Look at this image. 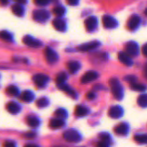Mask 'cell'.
I'll return each instance as SVG.
<instances>
[{"label": "cell", "instance_id": "obj_1", "mask_svg": "<svg viewBox=\"0 0 147 147\" xmlns=\"http://www.w3.org/2000/svg\"><path fill=\"white\" fill-rule=\"evenodd\" d=\"M109 86H110L112 94L115 96V98L116 100H122V98L124 96V90H123V88H122L121 82L119 81V80L116 78L110 79Z\"/></svg>", "mask_w": 147, "mask_h": 147}, {"label": "cell", "instance_id": "obj_2", "mask_svg": "<svg viewBox=\"0 0 147 147\" xmlns=\"http://www.w3.org/2000/svg\"><path fill=\"white\" fill-rule=\"evenodd\" d=\"M63 137L66 141L71 142V143H78L82 139L80 133L78 131L72 130V129L65 131L63 134Z\"/></svg>", "mask_w": 147, "mask_h": 147}, {"label": "cell", "instance_id": "obj_3", "mask_svg": "<svg viewBox=\"0 0 147 147\" xmlns=\"http://www.w3.org/2000/svg\"><path fill=\"white\" fill-rule=\"evenodd\" d=\"M49 81V77L44 74H37L33 76V81L39 88H44Z\"/></svg>", "mask_w": 147, "mask_h": 147}, {"label": "cell", "instance_id": "obj_4", "mask_svg": "<svg viewBox=\"0 0 147 147\" xmlns=\"http://www.w3.org/2000/svg\"><path fill=\"white\" fill-rule=\"evenodd\" d=\"M44 55H45L47 62L51 63V64L55 63L59 59L58 54L53 49H52L51 48H46L45 51H44Z\"/></svg>", "mask_w": 147, "mask_h": 147}, {"label": "cell", "instance_id": "obj_5", "mask_svg": "<svg viewBox=\"0 0 147 147\" xmlns=\"http://www.w3.org/2000/svg\"><path fill=\"white\" fill-rule=\"evenodd\" d=\"M140 52L139 45L135 42H129L126 45V53L129 56H136Z\"/></svg>", "mask_w": 147, "mask_h": 147}, {"label": "cell", "instance_id": "obj_6", "mask_svg": "<svg viewBox=\"0 0 147 147\" xmlns=\"http://www.w3.org/2000/svg\"><path fill=\"white\" fill-rule=\"evenodd\" d=\"M102 23H103L104 27L107 29H114V28L117 27V25H118L116 19L109 15H106L102 17Z\"/></svg>", "mask_w": 147, "mask_h": 147}, {"label": "cell", "instance_id": "obj_7", "mask_svg": "<svg viewBox=\"0 0 147 147\" xmlns=\"http://www.w3.org/2000/svg\"><path fill=\"white\" fill-rule=\"evenodd\" d=\"M22 42H23L24 44H26L27 46L31 47V48H39V47L41 46V42L39 40L35 39V38L30 36H24L23 39H22Z\"/></svg>", "mask_w": 147, "mask_h": 147}, {"label": "cell", "instance_id": "obj_8", "mask_svg": "<svg viewBox=\"0 0 147 147\" xmlns=\"http://www.w3.org/2000/svg\"><path fill=\"white\" fill-rule=\"evenodd\" d=\"M33 18L37 22H45L49 18V13L47 10H35L33 14Z\"/></svg>", "mask_w": 147, "mask_h": 147}, {"label": "cell", "instance_id": "obj_9", "mask_svg": "<svg viewBox=\"0 0 147 147\" xmlns=\"http://www.w3.org/2000/svg\"><path fill=\"white\" fill-rule=\"evenodd\" d=\"M98 78V74L95 71H89L86 74H84L81 79V82L83 84H86L89 82H91Z\"/></svg>", "mask_w": 147, "mask_h": 147}, {"label": "cell", "instance_id": "obj_10", "mask_svg": "<svg viewBox=\"0 0 147 147\" xmlns=\"http://www.w3.org/2000/svg\"><path fill=\"white\" fill-rule=\"evenodd\" d=\"M109 115L113 119H118L123 115V109L120 106H114L109 110Z\"/></svg>", "mask_w": 147, "mask_h": 147}, {"label": "cell", "instance_id": "obj_11", "mask_svg": "<svg viewBox=\"0 0 147 147\" xmlns=\"http://www.w3.org/2000/svg\"><path fill=\"white\" fill-rule=\"evenodd\" d=\"M100 45V42L97 41H94V42H87L84 44H82L78 47V50L85 52V51H90L92 49H96L98 46Z\"/></svg>", "mask_w": 147, "mask_h": 147}, {"label": "cell", "instance_id": "obj_12", "mask_svg": "<svg viewBox=\"0 0 147 147\" xmlns=\"http://www.w3.org/2000/svg\"><path fill=\"white\" fill-rule=\"evenodd\" d=\"M140 23V17L138 15L132 16L127 21V28L129 29H135Z\"/></svg>", "mask_w": 147, "mask_h": 147}, {"label": "cell", "instance_id": "obj_13", "mask_svg": "<svg viewBox=\"0 0 147 147\" xmlns=\"http://www.w3.org/2000/svg\"><path fill=\"white\" fill-rule=\"evenodd\" d=\"M129 126L126 123H121L115 127V133L120 136H125L128 133Z\"/></svg>", "mask_w": 147, "mask_h": 147}, {"label": "cell", "instance_id": "obj_14", "mask_svg": "<svg viewBox=\"0 0 147 147\" xmlns=\"http://www.w3.org/2000/svg\"><path fill=\"white\" fill-rule=\"evenodd\" d=\"M97 26V19L95 16H90L85 20V27L88 31H93Z\"/></svg>", "mask_w": 147, "mask_h": 147}, {"label": "cell", "instance_id": "obj_15", "mask_svg": "<svg viewBox=\"0 0 147 147\" xmlns=\"http://www.w3.org/2000/svg\"><path fill=\"white\" fill-rule=\"evenodd\" d=\"M118 59L126 66H132L133 65V61H132L131 57L126 52H120L118 54Z\"/></svg>", "mask_w": 147, "mask_h": 147}, {"label": "cell", "instance_id": "obj_16", "mask_svg": "<svg viewBox=\"0 0 147 147\" xmlns=\"http://www.w3.org/2000/svg\"><path fill=\"white\" fill-rule=\"evenodd\" d=\"M6 109L7 111L11 113V114H16L20 112L21 110V107L16 103V102H13V101H10L9 103H7L6 105Z\"/></svg>", "mask_w": 147, "mask_h": 147}, {"label": "cell", "instance_id": "obj_17", "mask_svg": "<svg viewBox=\"0 0 147 147\" xmlns=\"http://www.w3.org/2000/svg\"><path fill=\"white\" fill-rule=\"evenodd\" d=\"M20 99L24 101V102H31L34 101V94L29 91V90H26V91H23L21 94H20Z\"/></svg>", "mask_w": 147, "mask_h": 147}, {"label": "cell", "instance_id": "obj_18", "mask_svg": "<svg viewBox=\"0 0 147 147\" xmlns=\"http://www.w3.org/2000/svg\"><path fill=\"white\" fill-rule=\"evenodd\" d=\"M65 125V121L63 120L60 119H53L50 120L49 122V126L52 129H59L61 127H63Z\"/></svg>", "mask_w": 147, "mask_h": 147}, {"label": "cell", "instance_id": "obj_19", "mask_svg": "<svg viewBox=\"0 0 147 147\" xmlns=\"http://www.w3.org/2000/svg\"><path fill=\"white\" fill-rule=\"evenodd\" d=\"M53 27L59 30V31H64L66 28V25H65V23L64 20H62L61 18H56L53 20Z\"/></svg>", "mask_w": 147, "mask_h": 147}, {"label": "cell", "instance_id": "obj_20", "mask_svg": "<svg viewBox=\"0 0 147 147\" xmlns=\"http://www.w3.org/2000/svg\"><path fill=\"white\" fill-rule=\"evenodd\" d=\"M81 68V65L78 62H76V61H71V62H69L67 63V68L68 70L71 73V74H75L77 73L79 68Z\"/></svg>", "mask_w": 147, "mask_h": 147}, {"label": "cell", "instance_id": "obj_21", "mask_svg": "<svg viewBox=\"0 0 147 147\" xmlns=\"http://www.w3.org/2000/svg\"><path fill=\"white\" fill-rule=\"evenodd\" d=\"M89 113V109L84 106H78L75 109V115L78 117H84Z\"/></svg>", "mask_w": 147, "mask_h": 147}, {"label": "cell", "instance_id": "obj_22", "mask_svg": "<svg viewBox=\"0 0 147 147\" xmlns=\"http://www.w3.org/2000/svg\"><path fill=\"white\" fill-rule=\"evenodd\" d=\"M58 87H59V88H60L61 90H63L65 93H66L68 95L71 96L72 98H76V97H77V94H76L75 91H73V90H72L69 86H67L65 83L61 84V85H58Z\"/></svg>", "mask_w": 147, "mask_h": 147}, {"label": "cell", "instance_id": "obj_23", "mask_svg": "<svg viewBox=\"0 0 147 147\" xmlns=\"http://www.w3.org/2000/svg\"><path fill=\"white\" fill-rule=\"evenodd\" d=\"M11 9H12L13 13H14L16 16H22L23 15V13H24V9H23V7H22V4H18V3L14 4V5L11 7Z\"/></svg>", "mask_w": 147, "mask_h": 147}, {"label": "cell", "instance_id": "obj_24", "mask_svg": "<svg viewBox=\"0 0 147 147\" xmlns=\"http://www.w3.org/2000/svg\"><path fill=\"white\" fill-rule=\"evenodd\" d=\"M27 123L29 126L31 127H37L40 125V120H38V118L34 117V116H28L27 117Z\"/></svg>", "mask_w": 147, "mask_h": 147}, {"label": "cell", "instance_id": "obj_25", "mask_svg": "<svg viewBox=\"0 0 147 147\" xmlns=\"http://www.w3.org/2000/svg\"><path fill=\"white\" fill-rule=\"evenodd\" d=\"M55 116L57 117V119H60V120H64L65 118H67V112L65 109L64 108H59L55 111L54 113Z\"/></svg>", "mask_w": 147, "mask_h": 147}, {"label": "cell", "instance_id": "obj_26", "mask_svg": "<svg viewBox=\"0 0 147 147\" xmlns=\"http://www.w3.org/2000/svg\"><path fill=\"white\" fill-rule=\"evenodd\" d=\"M5 92L10 96H16L19 94V89L16 86H9L5 89Z\"/></svg>", "mask_w": 147, "mask_h": 147}, {"label": "cell", "instance_id": "obj_27", "mask_svg": "<svg viewBox=\"0 0 147 147\" xmlns=\"http://www.w3.org/2000/svg\"><path fill=\"white\" fill-rule=\"evenodd\" d=\"M130 88H131L133 90L138 91V92H144V91L146 90L147 88L146 86H145L144 84H140V83H136V82L132 83L131 86H130Z\"/></svg>", "mask_w": 147, "mask_h": 147}, {"label": "cell", "instance_id": "obj_28", "mask_svg": "<svg viewBox=\"0 0 147 147\" xmlns=\"http://www.w3.org/2000/svg\"><path fill=\"white\" fill-rule=\"evenodd\" d=\"M67 79V75L64 72H61L59 73L57 76H56V83L57 85H61V84H64L65 82Z\"/></svg>", "mask_w": 147, "mask_h": 147}, {"label": "cell", "instance_id": "obj_29", "mask_svg": "<svg viewBox=\"0 0 147 147\" xmlns=\"http://www.w3.org/2000/svg\"><path fill=\"white\" fill-rule=\"evenodd\" d=\"M48 104H49V101H48L47 98H45V97L40 98V99H39V100L36 101V106H37L39 108H44V107H47Z\"/></svg>", "mask_w": 147, "mask_h": 147}, {"label": "cell", "instance_id": "obj_30", "mask_svg": "<svg viewBox=\"0 0 147 147\" xmlns=\"http://www.w3.org/2000/svg\"><path fill=\"white\" fill-rule=\"evenodd\" d=\"M0 39L3 41H6V42H11L12 41V36L8 31L3 30L0 32Z\"/></svg>", "mask_w": 147, "mask_h": 147}, {"label": "cell", "instance_id": "obj_31", "mask_svg": "<svg viewBox=\"0 0 147 147\" xmlns=\"http://www.w3.org/2000/svg\"><path fill=\"white\" fill-rule=\"evenodd\" d=\"M138 105L141 107H147V94H142L138 98Z\"/></svg>", "mask_w": 147, "mask_h": 147}, {"label": "cell", "instance_id": "obj_32", "mask_svg": "<svg viewBox=\"0 0 147 147\" xmlns=\"http://www.w3.org/2000/svg\"><path fill=\"white\" fill-rule=\"evenodd\" d=\"M134 140L139 144H147V135L146 134L136 135L134 137Z\"/></svg>", "mask_w": 147, "mask_h": 147}, {"label": "cell", "instance_id": "obj_33", "mask_svg": "<svg viewBox=\"0 0 147 147\" xmlns=\"http://www.w3.org/2000/svg\"><path fill=\"white\" fill-rule=\"evenodd\" d=\"M53 11L57 16H62L65 12V9L62 6H58V7H55Z\"/></svg>", "mask_w": 147, "mask_h": 147}, {"label": "cell", "instance_id": "obj_34", "mask_svg": "<svg viewBox=\"0 0 147 147\" xmlns=\"http://www.w3.org/2000/svg\"><path fill=\"white\" fill-rule=\"evenodd\" d=\"M100 138H101V141H103L109 145L111 143V137L109 133H102L100 135Z\"/></svg>", "mask_w": 147, "mask_h": 147}, {"label": "cell", "instance_id": "obj_35", "mask_svg": "<svg viewBox=\"0 0 147 147\" xmlns=\"http://www.w3.org/2000/svg\"><path fill=\"white\" fill-rule=\"evenodd\" d=\"M35 136H36V135H35V133H32V132L27 133H25V134H23V135H22V137H23V138L28 139H33Z\"/></svg>", "mask_w": 147, "mask_h": 147}, {"label": "cell", "instance_id": "obj_36", "mask_svg": "<svg viewBox=\"0 0 147 147\" xmlns=\"http://www.w3.org/2000/svg\"><path fill=\"white\" fill-rule=\"evenodd\" d=\"M3 147H16V143L13 141H5L3 144Z\"/></svg>", "mask_w": 147, "mask_h": 147}, {"label": "cell", "instance_id": "obj_37", "mask_svg": "<svg viewBox=\"0 0 147 147\" xmlns=\"http://www.w3.org/2000/svg\"><path fill=\"white\" fill-rule=\"evenodd\" d=\"M50 2V0H34V3L38 5H46Z\"/></svg>", "mask_w": 147, "mask_h": 147}, {"label": "cell", "instance_id": "obj_38", "mask_svg": "<svg viewBox=\"0 0 147 147\" xmlns=\"http://www.w3.org/2000/svg\"><path fill=\"white\" fill-rule=\"evenodd\" d=\"M125 80L127 81L128 82H130V83L132 84V83H134V82H135L136 78H135V76H134V75H128V76H126Z\"/></svg>", "mask_w": 147, "mask_h": 147}, {"label": "cell", "instance_id": "obj_39", "mask_svg": "<svg viewBox=\"0 0 147 147\" xmlns=\"http://www.w3.org/2000/svg\"><path fill=\"white\" fill-rule=\"evenodd\" d=\"M86 97L89 101H92L96 98V94L94 92H90L86 94Z\"/></svg>", "mask_w": 147, "mask_h": 147}, {"label": "cell", "instance_id": "obj_40", "mask_svg": "<svg viewBox=\"0 0 147 147\" xmlns=\"http://www.w3.org/2000/svg\"><path fill=\"white\" fill-rule=\"evenodd\" d=\"M142 54L147 57V43H146L143 47H142Z\"/></svg>", "mask_w": 147, "mask_h": 147}, {"label": "cell", "instance_id": "obj_41", "mask_svg": "<svg viewBox=\"0 0 147 147\" xmlns=\"http://www.w3.org/2000/svg\"><path fill=\"white\" fill-rule=\"evenodd\" d=\"M109 144H107V143H105V142H103V141H100L98 144H97V147H109Z\"/></svg>", "mask_w": 147, "mask_h": 147}, {"label": "cell", "instance_id": "obj_42", "mask_svg": "<svg viewBox=\"0 0 147 147\" xmlns=\"http://www.w3.org/2000/svg\"><path fill=\"white\" fill-rule=\"evenodd\" d=\"M78 1L79 0H66V2L69 4H71V5H76V4H78Z\"/></svg>", "mask_w": 147, "mask_h": 147}, {"label": "cell", "instance_id": "obj_43", "mask_svg": "<svg viewBox=\"0 0 147 147\" xmlns=\"http://www.w3.org/2000/svg\"><path fill=\"white\" fill-rule=\"evenodd\" d=\"M14 1H16L18 4H24L27 3V0H14Z\"/></svg>", "mask_w": 147, "mask_h": 147}, {"label": "cell", "instance_id": "obj_44", "mask_svg": "<svg viewBox=\"0 0 147 147\" xmlns=\"http://www.w3.org/2000/svg\"><path fill=\"white\" fill-rule=\"evenodd\" d=\"M24 147H39V146H37L36 145H34V144H28V145H26Z\"/></svg>", "mask_w": 147, "mask_h": 147}, {"label": "cell", "instance_id": "obj_45", "mask_svg": "<svg viewBox=\"0 0 147 147\" xmlns=\"http://www.w3.org/2000/svg\"><path fill=\"white\" fill-rule=\"evenodd\" d=\"M144 74H145V76L147 78V64L146 65L145 68H144Z\"/></svg>", "mask_w": 147, "mask_h": 147}, {"label": "cell", "instance_id": "obj_46", "mask_svg": "<svg viewBox=\"0 0 147 147\" xmlns=\"http://www.w3.org/2000/svg\"><path fill=\"white\" fill-rule=\"evenodd\" d=\"M7 3H8V0H0L1 4H6Z\"/></svg>", "mask_w": 147, "mask_h": 147}, {"label": "cell", "instance_id": "obj_47", "mask_svg": "<svg viewBox=\"0 0 147 147\" xmlns=\"http://www.w3.org/2000/svg\"><path fill=\"white\" fill-rule=\"evenodd\" d=\"M146 15H147V9H146Z\"/></svg>", "mask_w": 147, "mask_h": 147}]
</instances>
